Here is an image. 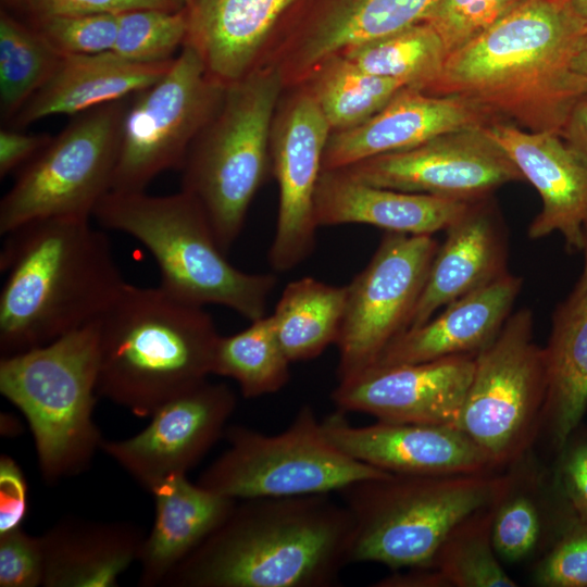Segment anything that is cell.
I'll return each mask as SVG.
<instances>
[{"instance_id": "4dcf8cb0", "label": "cell", "mask_w": 587, "mask_h": 587, "mask_svg": "<svg viewBox=\"0 0 587 587\" xmlns=\"http://www.w3.org/2000/svg\"><path fill=\"white\" fill-rule=\"evenodd\" d=\"M300 85L317 104L332 133L364 123L408 88L364 72L342 54L320 63Z\"/></svg>"}, {"instance_id": "681fc988", "label": "cell", "mask_w": 587, "mask_h": 587, "mask_svg": "<svg viewBox=\"0 0 587 587\" xmlns=\"http://www.w3.org/2000/svg\"><path fill=\"white\" fill-rule=\"evenodd\" d=\"M178 8H185L187 0H172Z\"/></svg>"}, {"instance_id": "9a60e30c", "label": "cell", "mask_w": 587, "mask_h": 587, "mask_svg": "<svg viewBox=\"0 0 587 587\" xmlns=\"http://www.w3.org/2000/svg\"><path fill=\"white\" fill-rule=\"evenodd\" d=\"M439 0H300L274 33L260 67L300 85L326 59L425 21Z\"/></svg>"}, {"instance_id": "5bb4252c", "label": "cell", "mask_w": 587, "mask_h": 587, "mask_svg": "<svg viewBox=\"0 0 587 587\" xmlns=\"http://www.w3.org/2000/svg\"><path fill=\"white\" fill-rule=\"evenodd\" d=\"M341 170L370 185L466 202L524 180L486 126L448 132L413 148L365 159Z\"/></svg>"}, {"instance_id": "7dc6e473", "label": "cell", "mask_w": 587, "mask_h": 587, "mask_svg": "<svg viewBox=\"0 0 587 587\" xmlns=\"http://www.w3.org/2000/svg\"><path fill=\"white\" fill-rule=\"evenodd\" d=\"M572 70L587 82V32L578 42L572 60Z\"/></svg>"}, {"instance_id": "f35d334b", "label": "cell", "mask_w": 587, "mask_h": 587, "mask_svg": "<svg viewBox=\"0 0 587 587\" xmlns=\"http://www.w3.org/2000/svg\"><path fill=\"white\" fill-rule=\"evenodd\" d=\"M514 484L495 510L491 539L497 555L521 561L535 549L541 536V516L537 502Z\"/></svg>"}, {"instance_id": "8992f818", "label": "cell", "mask_w": 587, "mask_h": 587, "mask_svg": "<svg viewBox=\"0 0 587 587\" xmlns=\"http://www.w3.org/2000/svg\"><path fill=\"white\" fill-rule=\"evenodd\" d=\"M514 482L512 475L486 471L389 474L351 483L337 491L353 522L351 563L427 567L462 521L499 503Z\"/></svg>"}, {"instance_id": "4316f807", "label": "cell", "mask_w": 587, "mask_h": 587, "mask_svg": "<svg viewBox=\"0 0 587 587\" xmlns=\"http://www.w3.org/2000/svg\"><path fill=\"white\" fill-rule=\"evenodd\" d=\"M45 587H113L138 561L145 540L135 525L65 517L40 536Z\"/></svg>"}, {"instance_id": "7bdbcfd3", "label": "cell", "mask_w": 587, "mask_h": 587, "mask_svg": "<svg viewBox=\"0 0 587 587\" xmlns=\"http://www.w3.org/2000/svg\"><path fill=\"white\" fill-rule=\"evenodd\" d=\"M0 534L22 526L27 513V484L22 469L9 455L0 458Z\"/></svg>"}, {"instance_id": "816d5d0a", "label": "cell", "mask_w": 587, "mask_h": 587, "mask_svg": "<svg viewBox=\"0 0 587 587\" xmlns=\"http://www.w3.org/2000/svg\"><path fill=\"white\" fill-rule=\"evenodd\" d=\"M553 1L562 3V4H566V3H570L573 0H553Z\"/></svg>"}, {"instance_id": "d4e9b609", "label": "cell", "mask_w": 587, "mask_h": 587, "mask_svg": "<svg viewBox=\"0 0 587 587\" xmlns=\"http://www.w3.org/2000/svg\"><path fill=\"white\" fill-rule=\"evenodd\" d=\"M470 203L370 185L333 168L321 172L314 213L319 227L365 224L386 232L434 235L446 230Z\"/></svg>"}, {"instance_id": "3957f363", "label": "cell", "mask_w": 587, "mask_h": 587, "mask_svg": "<svg viewBox=\"0 0 587 587\" xmlns=\"http://www.w3.org/2000/svg\"><path fill=\"white\" fill-rule=\"evenodd\" d=\"M89 220H37L4 235L1 357L45 346L98 320L126 284L109 237Z\"/></svg>"}, {"instance_id": "ba28073f", "label": "cell", "mask_w": 587, "mask_h": 587, "mask_svg": "<svg viewBox=\"0 0 587 587\" xmlns=\"http://www.w3.org/2000/svg\"><path fill=\"white\" fill-rule=\"evenodd\" d=\"M283 91L280 77L270 67L227 86L182 167V189L200 202L225 253L239 237L254 196L272 174L271 128Z\"/></svg>"}, {"instance_id": "44dd1931", "label": "cell", "mask_w": 587, "mask_h": 587, "mask_svg": "<svg viewBox=\"0 0 587 587\" xmlns=\"http://www.w3.org/2000/svg\"><path fill=\"white\" fill-rule=\"evenodd\" d=\"M491 123L486 113L461 98L403 88L364 123L330 133L322 170L342 168L376 155L413 148L448 132Z\"/></svg>"}, {"instance_id": "d6986e66", "label": "cell", "mask_w": 587, "mask_h": 587, "mask_svg": "<svg viewBox=\"0 0 587 587\" xmlns=\"http://www.w3.org/2000/svg\"><path fill=\"white\" fill-rule=\"evenodd\" d=\"M338 410L322 421L328 440L351 458L392 474L490 471L488 458L459 427L377 421L351 425Z\"/></svg>"}, {"instance_id": "e575fe53", "label": "cell", "mask_w": 587, "mask_h": 587, "mask_svg": "<svg viewBox=\"0 0 587 587\" xmlns=\"http://www.w3.org/2000/svg\"><path fill=\"white\" fill-rule=\"evenodd\" d=\"M497 504L462 521L427 566L440 574L447 587L517 586L501 566L492 545L491 526Z\"/></svg>"}, {"instance_id": "d590c367", "label": "cell", "mask_w": 587, "mask_h": 587, "mask_svg": "<svg viewBox=\"0 0 587 587\" xmlns=\"http://www.w3.org/2000/svg\"><path fill=\"white\" fill-rule=\"evenodd\" d=\"M185 9H135L120 13L113 57L133 63L173 60L187 38Z\"/></svg>"}, {"instance_id": "8d00e7d4", "label": "cell", "mask_w": 587, "mask_h": 587, "mask_svg": "<svg viewBox=\"0 0 587 587\" xmlns=\"http://www.w3.org/2000/svg\"><path fill=\"white\" fill-rule=\"evenodd\" d=\"M528 0H439L425 20L447 54L467 45Z\"/></svg>"}, {"instance_id": "1f68e13d", "label": "cell", "mask_w": 587, "mask_h": 587, "mask_svg": "<svg viewBox=\"0 0 587 587\" xmlns=\"http://www.w3.org/2000/svg\"><path fill=\"white\" fill-rule=\"evenodd\" d=\"M272 315H264L241 332L217 339L212 374L234 379L245 398L275 394L290 378Z\"/></svg>"}, {"instance_id": "ffe728a7", "label": "cell", "mask_w": 587, "mask_h": 587, "mask_svg": "<svg viewBox=\"0 0 587 587\" xmlns=\"http://www.w3.org/2000/svg\"><path fill=\"white\" fill-rule=\"evenodd\" d=\"M486 129L541 198V210L528 225L527 236L540 239L559 233L569 253L582 252L587 164L555 133L530 132L504 121H495Z\"/></svg>"}, {"instance_id": "f6af8a7d", "label": "cell", "mask_w": 587, "mask_h": 587, "mask_svg": "<svg viewBox=\"0 0 587 587\" xmlns=\"http://www.w3.org/2000/svg\"><path fill=\"white\" fill-rule=\"evenodd\" d=\"M49 134H25L16 128L0 130V177L22 168L52 140Z\"/></svg>"}, {"instance_id": "cb8c5ba5", "label": "cell", "mask_w": 587, "mask_h": 587, "mask_svg": "<svg viewBox=\"0 0 587 587\" xmlns=\"http://www.w3.org/2000/svg\"><path fill=\"white\" fill-rule=\"evenodd\" d=\"M523 287L508 272L492 283L450 302L420 326L408 328L380 353L374 365H395L473 354L499 335ZM373 365V366H374Z\"/></svg>"}, {"instance_id": "277c9868", "label": "cell", "mask_w": 587, "mask_h": 587, "mask_svg": "<svg viewBox=\"0 0 587 587\" xmlns=\"http://www.w3.org/2000/svg\"><path fill=\"white\" fill-rule=\"evenodd\" d=\"M218 337L203 307L126 283L98 319V395L151 416L212 374Z\"/></svg>"}, {"instance_id": "5b68a950", "label": "cell", "mask_w": 587, "mask_h": 587, "mask_svg": "<svg viewBox=\"0 0 587 587\" xmlns=\"http://www.w3.org/2000/svg\"><path fill=\"white\" fill-rule=\"evenodd\" d=\"M92 216L104 228L143 245L158 264L159 286L174 298L203 308L223 305L250 322L266 315L276 276L246 273L230 264L191 193L109 191Z\"/></svg>"}, {"instance_id": "ab89813d", "label": "cell", "mask_w": 587, "mask_h": 587, "mask_svg": "<svg viewBox=\"0 0 587 587\" xmlns=\"http://www.w3.org/2000/svg\"><path fill=\"white\" fill-rule=\"evenodd\" d=\"M535 579L547 587H587V516L575 515L540 562Z\"/></svg>"}, {"instance_id": "836d02e7", "label": "cell", "mask_w": 587, "mask_h": 587, "mask_svg": "<svg viewBox=\"0 0 587 587\" xmlns=\"http://www.w3.org/2000/svg\"><path fill=\"white\" fill-rule=\"evenodd\" d=\"M62 55L40 34L8 14L0 18V115L10 123L48 82Z\"/></svg>"}, {"instance_id": "b9f144b4", "label": "cell", "mask_w": 587, "mask_h": 587, "mask_svg": "<svg viewBox=\"0 0 587 587\" xmlns=\"http://www.w3.org/2000/svg\"><path fill=\"white\" fill-rule=\"evenodd\" d=\"M35 17L120 14L135 9L179 10L172 0H25Z\"/></svg>"}, {"instance_id": "e0dca14e", "label": "cell", "mask_w": 587, "mask_h": 587, "mask_svg": "<svg viewBox=\"0 0 587 587\" xmlns=\"http://www.w3.org/2000/svg\"><path fill=\"white\" fill-rule=\"evenodd\" d=\"M236 395L223 383L202 380L159 407L145 429L101 450L152 492L167 477L187 474L224 436Z\"/></svg>"}, {"instance_id": "7402d4cb", "label": "cell", "mask_w": 587, "mask_h": 587, "mask_svg": "<svg viewBox=\"0 0 587 587\" xmlns=\"http://www.w3.org/2000/svg\"><path fill=\"white\" fill-rule=\"evenodd\" d=\"M445 232L409 328L509 272L508 229L492 196L471 202Z\"/></svg>"}, {"instance_id": "c3c4849f", "label": "cell", "mask_w": 587, "mask_h": 587, "mask_svg": "<svg viewBox=\"0 0 587 587\" xmlns=\"http://www.w3.org/2000/svg\"><path fill=\"white\" fill-rule=\"evenodd\" d=\"M567 4L587 28V0H573Z\"/></svg>"}, {"instance_id": "2e32d148", "label": "cell", "mask_w": 587, "mask_h": 587, "mask_svg": "<svg viewBox=\"0 0 587 587\" xmlns=\"http://www.w3.org/2000/svg\"><path fill=\"white\" fill-rule=\"evenodd\" d=\"M330 128L302 85L284 89L271 128L272 175L278 191V214L268 250L277 272L295 268L310 257L319 228L314 198Z\"/></svg>"}, {"instance_id": "60d3db41", "label": "cell", "mask_w": 587, "mask_h": 587, "mask_svg": "<svg viewBox=\"0 0 587 587\" xmlns=\"http://www.w3.org/2000/svg\"><path fill=\"white\" fill-rule=\"evenodd\" d=\"M45 577L41 537L27 534L22 526L0 534V586L37 587Z\"/></svg>"}, {"instance_id": "52a82bcc", "label": "cell", "mask_w": 587, "mask_h": 587, "mask_svg": "<svg viewBox=\"0 0 587 587\" xmlns=\"http://www.w3.org/2000/svg\"><path fill=\"white\" fill-rule=\"evenodd\" d=\"M97 384L98 320L45 346L1 357L0 392L26 419L49 484L82 473L101 449L93 421Z\"/></svg>"}, {"instance_id": "f907efd6", "label": "cell", "mask_w": 587, "mask_h": 587, "mask_svg": "<svg viewBox=\"0 0 587 587\" xmlns=\"http://www.w3.org/2000/svg\"><path fill=\"white\" fill-rule=\"evenodd\" d=\"M5 1L12 4H17V3L23 2L24 0H5Z\"/></svg>"}, {"instance_id": "ac0fdd59", "label": "cell", "mask_w": 587, "mask_h": 587, "mask_svg": "<svg viewBox=\"0 0 587 587\" xmlns=\"http://www.w3.org/2000/svg\"><path fill=\"white\" fill-rule=\"evenodd\" d=\"M475 357L460 354L420 363L374 365L338 382L332 400L342 412L366 413L378 421L457 426Z\"/></svg>"}, {"instance_id": "30bf717a", "label": "cell", "mask_w": 587, "mask_h": 587, "mask_svg": "<svg viewBox=\"0 0 587 587\" xmlns=\"http://www.w3.org/2000/svg\"><path fill=\"white\" fill-rule=\"evenodd\" d=\"M132 97L77 114L20 170L0 202L1 235L37 220L92 216L111 190Z\"/></svg>"}, {"instance_id": "7c38bea8", "label": "cell", "mask_w": 587, "mask_h": 587, "mask_svg": "<svg viewBox=\"0 0 587 587\" xmlns=\"http://www.w3.org/2000/svg\"><path fill=\"white\" fill-rule=\"evenodd\" d=\"M226 87L209 74L198 52L185 43L166 73L130 98L110 191H145L160 173L182 170Z\"/></svg>"}, {"instance_id": "bcb514c9", "label": "cell", "mask_w": 587, "mask_h": 587, "mask_svg": "<svg viewBox=\"0 0 587 587\" xmlns=\"http://www.w3.org/2000/svg\"><path fill=\"white\" fill-rule=\"evenodd\" d=\"M560 136L587 164V95L579 98L571 109Z\"/></svg>"}, {"instance_id": "4fadbf2b", "label": "cell", "mask_w": 587, "mask_h": 587, "mask_svg": "<svg viewBox=\"0 0 587 587\" xmlns=\"http://www.w3.org/2000/svg\"><path fill=\"white\" fill-rule=\"evenodd\" d=\"M438 247L434 235H383L367 265L347 285L336 341L338 382L372 367L409 328Z\"/></svg>"}, {"instance_id": "9c48e42d", "label": "cell", "mask_w": 587, "mask_h": 587, "mask_svg": "<svg viewBox=\"0 0 587 587\" xmlns=\"http://www.w3.org/2000/svg\"><path fill=\"white\" fill-rule=\"evenodd\" d=\"M224 436L227 449L201 473L197 484L236 500L332 494L361 479L392 474L334 446L310 405L301 407L278 434L233 425Z\"/></svg>"}, {"instance_id": "83f0119b", "label": "cell", "mask_w": 587, "mask_h": 587, "mask_svg": "<svg viewBox=\"0 0 587 587\" xmlns=\"http://www.w3.org/2000/svg\"><path fill=\"white\" fill-rule=\"evenodd\" d=\"M151 494L155 499V517L138 559V585L142 587L162 585L170 572L225 520L237 502L192 484L187 474L167 477Z\"/></svg>"}, {"instance_id": "74e56055", "label": "cell", "mask_w": 587, "mask_h": 587, "mask_svg": "<svg viewBox=\"0 0 587 587\" xmlns=\"http://www.w3.org/2000/svg\"><path fill=\"white\" fill-rule=\"evenodd\" d=\"M120 14L35 17L33 26L62 57L109 52L115 42Z\"/></svg>"}, {"instance_id": "d6a6232c", "label": "cell", "mask_w": 587, "mask_h": 587, "mask_svg": "<svg viewBox=\"0 0 587 587\" xmlns=\"http://www.w3.org/2000/svg\"><path fill=\"white\" fill-rule=\"evenodd\" d=\"M341 54L369 74L421 91L437 78L448 57L441 38L425 21Z\"/></svg>"}, {"instance_id": "f1b7e54d", "label": "cell", "mask_w": 587, "mask_h": 587, "mask_svg": "<svg viewBox=\"0 0 587 587\" xmlns=\"http://www.w3.org/2000/svg\"><path fill=\"white\" fill-rule=\"evenodd\" d=\"M582 273L571 292L554 309L544 347L547 394L544 424L557 448L563 449L587 410V227Z\"/></svg>"}, {"instance_id": "7a4b0ae2", "label": "cell", "mask_w": 587, "mask_h": 587, "mask_svg": "<svg viewBox=\"0 0 587 587\" xmlns=\"http://www.w3.org/2000/svg\"><path fill=\"white\" fill-rule=\"evenodd\" d=\"M352 539L330 494L242 499L162 586L329 587L351 563Z\"/></svg>"}, {"instance_id": "6da1fadb", "label": "cell", "mask_w": 587, "mask_h": 587, "mask_svg": "<svg viewBox=\"0 0 587 587\" xmlns=\"http://www.w3.org/2000/svg\"><path fill=\"white\" fill-rule=\"evenodd\" d=\"M587 28L571 7L528 0L450 53L423 92L465 100L492 122L560 135L587 82L572 60Z\"/></svg>"}, {"instance_id": "603a6c76", "label": "cell", "mask_w": 587, "mask_h": 587, "mask_svg": "<svg viewBox=\"0 0 587 587\" xmlns=\"http://www.w3.org/2000/svg\"><path fill=\"white\" fill-rule=\"evenodd\" d=\"M299 1L187 0L185 43L214 79L229 86L259 68L275 30Z\"/></svg>"}, {"instance_id": "8fae6325", "label": "cell", "mask_w": 587, "mask_h": 587, "mask_svg": "<svg viewBox=\"0 0 587 587\" xmlns=\"http://www.w3.org/2000/svg\"><path fill=\"white\" fill-rule=\"evenodd\" d=\"M546 394L544 347L534 340L533 312L522 308L476 354L457 426L492 467L511 464L527 451L544 425Z\"/></svg>"}, {"instance_id": "ee69618b", "label": "cell", "mask_w": 587, "mask_h": 587, "mask_svg": "<svg viewBox=\"0 0 587 587\" xmlns=\"http://www.w3.org/2000/svg\"><path fill=\"white\" fill-rule=\"evenodd\" d=\"M560 482L575 515L587 516V436L564 446Z\"/></svg>"}, {"instance_id": "f546056e", "label": "cell", "mask_w": 587, "mask_h": 587, "mask_svg": "<svg viewBox=\"0 0 587 587\" xmlns=\"http://www.w3.org/2000/svg\"><path fill=\"white\" fill-rule=\"evenodd\" d=\"M347 285L312 277L287 284L272 319L278 341L290 362L312 360L336 345L347 301Z\"/></svg>"}, {"instance_id": "484cf974", "label": "cell", "mask_w": 587, "mask_h": 587, "mask_svg": "<svg viewBox=\"0 0 587 587\" xmlns=\"http://www.w3.org/2000/svg\"><path fill=\"white\" fill-rule=\"evenodd\" d=\"M173 60L133 63L109 52L63 57L52 76L22 107L10 124L12 128L21 129L50 115H77L129 98L160 79Z\"/></svg>"}]
</instances>
